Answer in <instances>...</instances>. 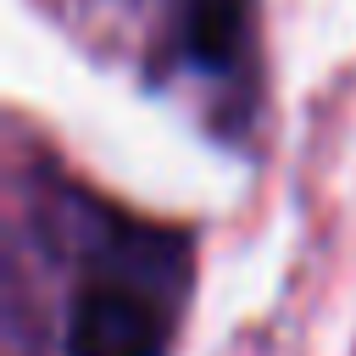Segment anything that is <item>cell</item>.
Instances as JSON below:
<instances>
[{"mask_svg":"<svg viewBox=\"0 0 356 356\" xmlns=\"http://www.w3.org/2000/svg\"><path fill=\"white\" fill-rule=\"evenodd\" d=\"M50 222L67 245L50 356H161L178 312V245L83 200Z\"/></svg>","mask_w":356,"mask_h":356,"instance_id":"1","label":"cell"}]
</instances>
